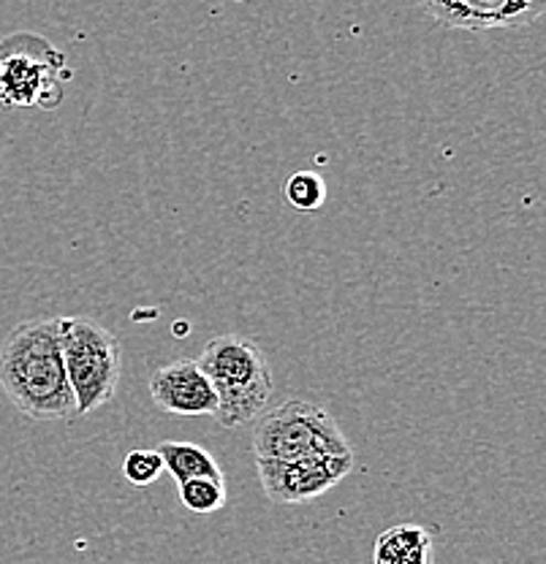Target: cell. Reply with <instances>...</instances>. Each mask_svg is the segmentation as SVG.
I'll use <instances>...</instances> for the list:
<instances>
[{"mask_svg": "<svg viewBox=\"0 0 546 564\" xmlns=\"http://www.w3.org/2000/svg\"><path fill=\"white\" fill-rule=\"evenodd\" d=\"M0 388L33 421L76 415L63 364V317H33L11 328L0 345Z\"/></svg>", "mask_w": 546, "mask_h": 564, "instance_id": "6da1fadb", "label": "cell"}, {"mask_svg": "<svg viewBox=\"0 0 546 564\" xmlns=\"http://www.w3.org/2000/svg\"><path fill=\"white\" fill-rule=\"evenodd\" d=\"M283 198L299 212H315L326 204V182L324 176L299 169L283 182Z\"/></svg>", "mask_w": 546, "mask_h": 564, "instance_id": "8fae6325", "label": "cell"}, {"mask_svg": "<svg viewBox=\"0 0 546 564\" xmlns=\"http://www.w3.org/2000/svg\"><path fill=\"white\" fill-rule=\"evenodd\" d=\"M196 364L218 399L215 419L221 426H245L267 410L275 391V378L254 339L239 337V334H221L204 345Z\"/></svg>", "mask_w": 546, "mask_h": 564, "instance_id": "7a4b0ae2", "label": "cell"}, {"mask_svg": "<svg viewBox=\"0 0 546 564\" xmlns=\"http://www.w3.org/2000/svg\"><path fill=\"white\" fill-rule=\"evenodd\" d=\"M63 364L76 415L96 413L120 386V339L93 317H63Z\"/></svg>", "mask_w": 546, "mask_h": 564, "instance_id": "5b68a950", "label": "cell"}, {"mask_svg": "<svg viewBox=\"0 0 546 564\" xmlns=\"http://www.w3.org/2000/svg\"><path fill=\"white\" fill-rule=\"evenodd\" d=\"M421 9L443 28L460 31H497V28H527L546 11L542 0H438Z\"/></svg>", "mask_w": 546, "mask_h": 564, "instance_id": "52a82bcc", "label": "cell"}, {"mask_svg": "<svg viewBox=\"0 0 546 564\" xmlns=\"http://www.w3.org/2000/svg\"><path fill=\"white\" fill-rule=\"evenodd\" d=\"M74 70L44 35L17 31L0 39V109H57Z\"/></svg>", "mask_w": 546, "mask_h": 564, "instance_id": "3957f363", "label": "cell"}, {"mask_svg": "<svg viewBox=\"0 0 546 564\" xmlns=\"http://www.w3.org/2000/svg\"><path fill=\"white\" fill-rule=\"evenodd\" d=\"M150 393L158 408L174 415H218V399L196 358H180L156 369L150 378Z\"/></svg>", "mask_w": 546, "mask_h": 564, "instance_id": "ba28073f", "label": "cell"}, {"mask_svg": "<svg viewBox=\"0 0 546 564\" xmlns=\"http://www.w3.org/2000/svg\"><path fill=\"white\" fill-rule=\"evenodd\" d=\"M156 454L161 456L163 469H169L178 484L193 478H218L223 480L221 464L215 462V456L207 448L196 443H180V440H169L156 448Z\"/></svg>", "mask_w": 546, "mask_h": 564, "instance_id": "30bf717a", "label": "cell"}, {"mask_svg": "<svg viewBox=\"0 0 546 564\" xmlns=\"http://www.w3.org/2000/svg\"><path fill=\"white\" fill-rule=\"evenodd\" d=\"M373 564H432V538L414 524L392 527L375 543Z\"/></svg>", "mask_w": 546, "mask_h": 564, "instance_id": "9c48e42d", "label": "cell"}, {"mask_svg": "<svg viewBox=\"0 0 546 564\" xmlns=\"http://www.w3.org/2000/svg\"><path fill=\"white\" fill-rule=\"evenodd\" d=\"M354 454L349 437L324 408L304 399L264 410L254 429L256 462H313L326 456Z\"/></svg>", "mask_w": 546, "mask_h": 564, "instance_id": "277c9868", "label": "cell"}, {"mask_svg": "<svg viewBox=\"0 0 546 564\" xmlns=\"http://www.w3.org/2000/svg\"><path fill=\"white\" fill-rule=\"evenodd\" d=\"M256 469L258 478H261V489L272 502L299 505L324 497L329 489H334L354 469V454L297 464L256 462Z\"/></svg>", "mask_w": 546, "mask_h": 564, "instance_id": "8992f818", "label": "cell"}, {"mask_svg": "<svg viewBox=\"0 0 546 564\" xmlns=\"http://www.w3.org/2000/svg\"><path fill=\"white\" fill-rule=\"evenodd\" d=\"M180 486V502L191 513L207 516L226 508V484L218 478H193Z\"/></svg>", "mask_w": 546, "mask_h": 564, "instance_id": "7c38bea8", "label": "cell"}, {"mask_svg": "<svg viewBox=\"0 0 546 564\" xmlns=\"http://www.w3.org/2000/svg\"><path fill=\"white\" fill-rule=\"evenodd\" d=\"M163 473V462L156 451H131L122 462V475L133 486H152Z\"/></svg>", "mask_w": 546, "mask_h": 564, "instance_id": "4fadbf2b", "label": "cell"}]
</instances>
